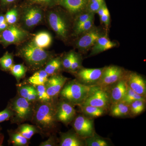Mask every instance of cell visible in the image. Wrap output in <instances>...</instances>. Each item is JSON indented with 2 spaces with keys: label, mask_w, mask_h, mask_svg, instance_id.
Listing matches in <instances>:
<instances>
[{
  "label": "cell",
  "mask_w": 146,
  "mask_h": 146,
  "mask_svg": "<svg viewBox=\"0 0 146 146\" xmlns=\"http://www.w3.org/2000/svg\"><path fill=\"white\" fill-rule=\"evenodd\" d=\"M18 54L31 68H41L50 59V54L44 49L36 46L31 42L24 45L19 50Z\"/></svg>",
  "instance_id": "1"
},
{
  "label": "cell",
  "mask_w": 146,
  "mask_h": 146,
  "mask_svg": "<svg viewBox=\"0 0 146 146\" xmlns=\"http://www.w3.org/2000/svg\"><path fill=\"white\" fill-rule=\"evenodd\" d=\"M65 13L60 8H53L48 12L47 15L50 27L63 41L67 40L71 30L70 21Z\"/></svg>",
  "instance_id": "2"
},
{
  "label": "cell",
  "mask_w": 146,
  "mask_h": 146,
  "mask_svg": "<svg viewBox=\"0 0 146 146\" xmlns=\"http://www.w3.org/2000/svg\"><path fill=\"white\" fill-rule=\"evenodd\" d=\"M94 85H86L73 80L63 87L60 91V95L71 104L80 105L89 95Z\"/></svg>",
  "instance_id": "3"
},
{
  "label": "cell",
  "mask_w": 146,
  "mask_h": 146,
  "mask_svg": "<svg viewBox=\"0 0 146 146\" xmlns=\"http://www.w3.org/2000/svg\"><path fill=\"white\" fill-rule=\"evenodd\" d=\"M56 111L50 102H42L35 109L34 119L36 125L44 130H49L54 125Z\"/></svg>",
  "instance_id": "4"
},
{
  "label": "cell",
  "mask_w": 146,
  "mask_h": 146,
  "mask_svg": "<svg viewBox=\"0 0 146 146\" xmlns=\"http://www.w3.org/2000/svg\"><path fill=\"white\" fill-rule=\"evenodd\" d=\"M21 7V22L24 29L33 28L42 23L44 13L43 7L24 3Z\"/></svg>",
  "instance_id": "5"
},
{
  "label": "cell",
  "mask_w": 146,
  "mask_h": 146,
  "mask_svg": "<svg viewBox=\"0 0 146 146\" xmlns=\"http://www.w3.org/2000/svg\"><path fill=\"white\" fill-rule=\"evenodd\" d=\"M0 33V43L5 46L22 43L29 36L25 30L15 25L9 26Z\"/></svg>",
  "instance_id": "6"
},
{
  "label": "cell",
  "mask_w": 146,
  "mask_h": 146,
  "mask_svg": "<svg viewBox=\"0 0 146 146\" xmlns=\"http://www.w3.org/2000/svg\"><path fill=\"white\" fill-rule=\"evenodd\" d=\"M110 96L105 90L94 85L86 98L80 106H91L106 109L109 106Z\"/></svg>",
  "instance_id": "7"
},
{
  "label": "cell",
  "mask_w": 146,
  "mask_h": 146,
  "mask_svg": "<svg viewBox=\"0 0 146 146\" xmlns=\"http://www.w3.org/2000/svg\"><path fill=\"white\" fill-rule=\"evenodd\" d=\"M101 28L95 27L78 36L76 42V47L80 51L86 52L95 44L99 37L105 34Z\"/></svg>",
  "instance_id": "8"
},
{
  "label": "cell",
  "mask_w": 146,
  "mask_h": 146,
  "mask_svg": "<svg viewBox=\"0 0 146 146\" xmlns=\"http://www.w3.org/2000/svg\"><path fill=\"white\" fill-rule=\"evenodd\" d=\"M125 74V70L119 66L110 65L105 67L101 77L96 83V86L102 89L106 88L124 78Z\"/></svg>",
  "instance_id": "9"
},
{
  "label": "cell",
  "mask_w": 146,
  "mask_h": 146,
  "mask_svg": "<svg viewBox=\"0 0 146 146\" xmlns=\"http://www.w3.org/2000/svg\"><path fill=\"white\" fill-rule=\"evenodd\" d=\"M11 108L15 115L16 121L22 122L30 117L32 112V108L30 102L23 97L17 98L12 102Z\"/></svg>",
  "instance_id": "10"
},
{
  "label": "cell",
  "mask_w": 146,
  "mask_h": 146,
  "mask_svg": "<svg viewBox=\"0 0 146 146\" xmlns=\"http://www.w3.org/2000/svg\"><path fill=\"white\" fill-rule=\"evenodd\" d=\"M73 127L80 137L88 138L95 134L94 120L83 115H79L76 118Z\"/></svg>",
  "instance_id": "11"
},
{
  "label": "cell",
  "mask_w": 146,
  "mask_h": 146,
  "mask_svg": "<svg viewBox=\"0 0 146 146\" xmlns=\"http://www.w3.org/2000/svg\"><path fill=\"white\" fill-rule=\"evenodd\" d=\"M104 68H81L76 72V76L81 83L91 85L96 84L102 74Z\"/></svg>",
  "instance_id": "12"
},
{
  "label": "cell",
  "mask_w": 146,
  "mask_h": 146,
  "mask_svg": "<svg viewBox=\"0 0 146 146\" xmlns=\"http://www.w3.org/2000/svg\"><path fill=\"white\" fill-rule=\"evenodd\" d=\"M67 80V78L60 75H53L45 84L47 94L52 98L56 96L61 91Z\"/></svg>",
  "instance_id": "13"
},
{
  "label": "cell",
  "mask_w": 146,
  "mask_h": 146,
  "mask_svg": "<svg viewBox=\"0 0 146 146\" xmlns=\"http://www.w3.org/2000/svg\"><path fill=\"white\" fill-rule=\"evenodd\" d=\"M76 110L72 104L67 102H60L56 111V119L67 124L74 117Z\"/></svg>",
  "instance_id": "14"
},
{
  "label": "cell",
  "mask_w": 146,
  "mask_h": 146,
  "mask_svg": "<svg viewBox=\"0 0 146 146\" xmlns=\"http://www.w3.org/2000/svg\"><path fill=\"white\" fill-rule=\"evenodd\" d=\"M128 86L139 95L145 98L146 93V82L142 76L135 72L126 76Z\"/></svg>",
  "instance_id": "15"
},
{
  "label": "cell",
  "mask_w": 146,
  "mask_h": 146,
  "mask_svg": "<svg viewBox=\"0 0 146 146\" xmlns=\"http://www.w3.org/2000/svg\"><path fill=\"white\" fill-rule=\"evenodd\" d=\"M88 1L89 0H58V5L71 14L77 15L86 10Z\"/></svg>",
  "instance_id": "16"
},
{
  "label": "cell",
  "mask_w": 146,
  "mask_h": 146,
  "mask_svg": "<svg viewBox=\"0 0 146 146\" xmlns=\"http://www.w3.org/2000/svg\"><path fill=\"white\" fill-rule=\"evenodd\" d=\"M117 46V43L111 41L108 37L107 35L105 34L98 38L95 44L92 47L91 53L89 56H93L99 54Z\"/></svg>",
  "instance_id": "17"
},
{
  "label": "cell",
  "mask_w": 146,
  "mask_h": 146,
  "mask_svg": "<svg viewBox=\"0 0 146 146\" xmlns=\"http://www.w3.org/2000/svg\"><path fill=\"white\" fill-rule=\"evenodd\" d=\"M115 84L110 96V100L112 104L121 101L125 96L127 89L126 79H121Z\"/></svg>",
  "instance_id": "18"
},
{
  "label": "cell",
  "mask_w": 146,
  "mask_h": 146,
  "mask_svg": "<svg viewBox=\"0 0 146 146\" xmlns=\"http://www.w3.org/2000/svg\"><path fill=\"white\" fill-rule=\"evenodd\" d=\"M85 142L82 140L77 134L72 133H63L61 137L60 146H82Z\"/></svg>",
  "instance_id": "19"
},
{
  "label": "cell",
  "mask_w": 146,
  "mask_h": 146,
  "mask_svg": "<svg viewBox=\"0 0 146 146\" xmlns=\"http://www.w3.org/2000/svg\"><path fill=\"white\" fill-rule=\"evenodd\" d=\"M31 42L36 46L45 49L51 44L52 37L47 32H40L34 36Z\"/></svg>",
  "instance_id": "20"
},
{
  "label": "cell",
  "mask_w": 146,
  "mask_h": 146,
  "mask_svg": "<svg viewBox=\"0 0 146 146\" xmlns=\"http://www.w3.org/2000/svg\"><path fill=\"white\" fill-rule=\"evenodd\" d=\"M18 92L21 97L26 99L30 102L38 99L37 91L34 86L25 85L21 86L18 89Z\"/></svg>",
  "instance_id": "21"
},
{
  "label": "cell",
  "mask_w": 146,
  "mask_h": 146,
  "mask_svg": "<svg viewBox=\"0 0 146 146\" xmlns=\"http://www.w3.org/2000/svg\"><path fill=\"white\" fill-rule=\"evenodd\" d=\"M129 113V105L122 102L112 104L110 114L115 117H122Z\"/></svg>",
  "instance_id": "22"
},
{
  "label": "cell",
  "mask_w": 146,
  "mask_h": 146,
  "mask_svg": "<svg viewBox=\"0 0 146 146\" xmlns=\"http://www.w3.org/2000/svg\"><path fill=\"white\" fill-rule=\"evenodd\" d=\"M44 70L48 76L55 74L62 67V59L60 57H56L49 60L47 62Z\"/></svg>",
  "instance_id": "23"
},
{
  "label": "cell",
  "mask_w": 146,
  "mask_h": 146,
  "mask_svg": "<svg viewBox=\"0 0 146 146\" xmlns=\"http://www.w3.org/2000/svg\"><path fill=\"white\" fill-rule=\"evenodd\" d=\"M48 75L44 70H39L35 73L28 79L29 83L34 86L44 85L48 79Z\"/></svg>",
  "instance_id": "24"
},
{
  "label": "cell",
  "mask_w": 146,
  "mask_h": 146,
  "mask_svg": "<svg viewBox=\"0 0 146 146\" xmlns=\"http://www.w3.org/2000/svg\"><path fill=\"white\" fill-rule=\"evenodd\" d=\"M81 109L84 114L92 118L100 117L105 112V109L91 106H82Z\"/></svg>",
  "instance_id": "25"
},
{
  "label": "cell",
  "mask_w": 146,
  "mask_h": 146,
  "mask_svg": "<svg viewBox=\"0 0 146 146\" xmlns=\"http://www.w3.org/2000/svg\"><path fill=\"white\" fill-rule=\"evenodd\" d=\"M5 17L6 21L9 25H14L18 22L19 18V9L16 5L9 8L6 12Z\"/></svg>",
  "instance_id": "26"
},
{
  "label": "cell",
  "mask_w": 146,
  "mask_h": 146,
  "mask_svg": "<svg viewBox=\"0 0 146 146\" xmlns=\"http://www.w3.org/2000/svg\"><path fill=\"white\" fill-rule=\"evenodd\" d=\"M94 15H95L94 13H90L86 11L77 14L74 22L73 33L77 30L89 18H91L92 16Z\"/></svg>",
  "instance_id": "27"
},
{
  "label": "cell",
  "mask_w": 146,
  "mask_h": 146,
  "mask_svg": "<svg viewBox=\"0 0 146 146\" xmlns=\"http://www.w3.org/2000/svg\"><path fill=\"white\" fill-rule=\"evenodd\" d=\"M97 13L98 14L102 23L106 28H108L110 24V16L106 1L103 4Z\"/></svg>",
  "instance_id": "28"
},
{
  "label": "cell",
  "mask_w": 146,
  "mask_h": 146,
  "mask_svg": "<svg viewBox=\"0 0 146 146\" xmlns=\"http://www.w3.org/2000/svg\"><path fill=\"white\" fill-rule=\"evenodd\" d=\"M85 144L88 146H108L109 142L104 138L94 134L91 137L86 138Z\"/></svg>",
  "instance_id": "29"
},
{
  "label": "cell",
  "mask_w": 146,
  "mask_h": 146,
  "mask_svg": "<svg viewBox=\"0 0 146 146\" xmlns=\"http://www.w3.org/2000/svg\"><path fill=\"white\" fill-rule=\"evenodd\" d=\"M129 113L133 116L141 114L145 108V100H136L130 104Z\"/></svg>",
  "instance_id": "30"
},
{
  "label": "cell",
  "mask_w": 146,
  "mask_h": 146,
  "mask_svg": "<svg viewBox=\"0 0 146 146\" xmlns=\"http://www.w3.org/2000/svg\"><path fill=\"white\" fill-rule=\"evenodd\" d=\"M13 56L11 54L6 52L0 58V67L2 70H10L13 65Z\"/></svg>",
  "instance_id": "31"
},
{
  "label": "cell",
  "mask_w": 146,
  "mask_h": 146,
  "mask_svg": "<svg viewBox=\"0 0 146 146\" xmlns=\"http://www.w3.org/2000/svg\"><path fill=\"white\" fill-rule=\"evenodd\" d=\"M37 132L36 128L33 125L28 124L22 125L18 129V132L27 139H31Z\"/></svg>",
  "instance_id": "32"
},
{
  "label": "cell",
  "mask_w": 146,
  "mask_h": 146,
  "mask_svg": "<svg viewBox=\"0 0 146 146\" xmlns=\"http://www.w3.org/2000/svg\"><path fill=\"white\" fill-rule=\"evenodd\" d=\"M136 100H145V98L144 97L142 96L133 91L127 85L126 94L125 96L121 102L129 105L132 102Z\"/></svg>",
  "instance_id": "33"
},
{
  "label": "cell",
  "mask_w": 146,
  "mask_h": 146,
  "mask_svg": "<svg viewBox=\"0 0 146 146\" xmlns=\"http://www.w3.org/2000/svg\"><path fill=\"white\" fill-rule=\"evenodd\" d=\"M58 0H25V3L36 5L44 7L51 8L57 6Z\"/></svg>",
  "instance_id": "34"
},
{
  "label": "cell",
  "mask_w": 146,
  "mask_h": 146,
  "mask_svg": "<svg viewBox=\"0 0 146 146\" xmlns=\"http://www.w3.org/2000/svg\"><path fill=\"white\" fill-rule=\"evenodd\" d=\"M10 141L11 143L14 146H27L29 144L28 139L25 138L18 132L11 134Z\"/></svg>",
  "instance_id": "35"
},
{
  "label": "cell",
  "mask_w": 146,
  "mask_h": 146,
  "mask_svg": "<svg viewBox=\"0 0 146 146\" xmlns=\"http://www.w3.org/2000/svg\"><path fill=\"white\" fill-rule=\"evenodd\" d=\"M94 16H92L85 23H84L77 30L73 33V35L75 36H79L80 35L86 32L92 28L94 26Z\"/></svg>",
  "instance_id": "36"
},
{
  "label": "cell",
  "mask_w": 146,
  "mask_h": 146,
  "mask_svg": "<svg viewBox=\"0 0 146 146\" xmlns=\"http://www.w3.org/2000/svg\"><path fill=\"white\" fill-rule=\"evenodd\" d=\"M10 71L11 74L18 80L25 76L26 69L23 64H17L13 65Z\"/></svg>",
  "instance_id": "37"
},
{
  "label": "cell",
  "mask_w": 146,
  "mask_h": 146,
  "mask_svg": "<svg viewBox=\"0 0 146 146\" xmlns=\"http://www.w3.org/2000/svg\"><path fill=\"white\" fill-rule=\"evenodd\" d=\"M105 2V0H89L85 11L95 14Z\"/></svg>",
  "instance_id": "38"
},
{
  "label": "cell",
  "mask_w": 146,
  "mask_h": 146,
  "mask_svg": "<svg viewBox=\"0 0 146 146\" xmlns=\"http://www.w3.org/2000/svg\"><path fill=\"white\" fill-rule=\"evenodd\" d=\"M36 86L38 99L42 102H50L52 98L47 94L45 84L38 85Z\"/></svg>",
  "instance_id": "39"
},
{
  "label": "cell",
  "mask_w": 146,
  "mask_h": 146,
  "mask_svg": "<svg viewBox=\"0 0 146 146\" xmlns=\"http://www.w3.org/2000/svg\"><path fill=\"white\" fill-rule=\"evenodd\" d=\"M82 58L81 56L79 54L75 52L69 71L73 73L76 72L82 68Z\"/></svg>",
  "instance_id": "40"
},
{
  "label": "cell",
  "mask_w": 146,
  "mask_h": 146,
  "mask_svg": "<svg viewBox=\"0 0 146 146\" xmlns=\"http://www.w3.org/2000/svg\"><path fill=\"white\" fill-rule=\"evenodd\" d=\"M75 52L71 51L65 55L62 59V65L65 70H70Z\"/></svg>",
  "instance_id": "41"
},
{
  "label": "cell",
  "mask_w": 146,
  "mask_h": 146,
  "mask_svg": "<svg viewBox=\"0 0 146 146\" xmlns=\"http://www.w3.org/2000/svg\"><path fill=\"white\" fill-rule=\"evenodd\" d=\"M13 112L9 106L0 112V123L9 119L13 116Z\"/></svg>",
  "instance_id": "42"
},
{
  "label": "cell",
  "mask_w": 146,
  "mask_h": 146,
  "mask_svg": "<svg viewBox=\"0 0 146 146\" xmlns=\"http://www.w3.org/2000/svg\"><path fill=\"white\" fill-rule=\"evenodd\" d=\"M20 0H0V7L3 9L11 8L16 5Z\"/></svg>",
  "instance_id": "43"
},
{
  "label": "cell",
  "mask_w": 146,
  "mask_h": 146,
  "mask_svg": "<svg viewBox=\"0 0 146 146\" xmlns=\"http://www.w3.org/2000/svg\"><path fill=\"white\" fill-rule=\"evenodd\" d=\"M9 26L6 21L5 15L0 13V33L7 28Z\"/></svg>",
  "instance_id": "44"
},
{
  "label": "cell",
  "mask_w": 146,
  "mask_h": 146,
  "mask_svg": "<svg viewBox=\"0 0 146 146\" xmlns=\"http://www.w3.org/2000/svg\"><path fill=\"white\" fill-rule=\"evenodd\" d=\"M55 145L54 139L52 137H50L47 141L42 142L40 144V146H52Z\"/></svg>",
  "instance_id": "45"
},
{
  "label": "cell",
  "mask_w": 146,
  "mask_h": 146,
  "mask_svg": "<svg viewBox=\"0 0 146 146\" xmlns=\"http://www.w3.org/2000/svg\"><path fill=\"white\" fill-rule=\"evenodd\" d=\"M1 128L0 127V146L2 145L4 140V136L1 132Z\"/></svg>",
  "instance_id": "46"
}]
</instances>
